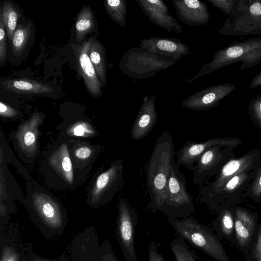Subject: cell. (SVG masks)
<instances>
[{"instance_id": "obj_1", "label": "cell", "mask_w": 261, "mask_h": 261, "mask_svg": "<svg viewBox=\"0 0 261 261\" xmlns=\"http://www.w3.org/2000/svg\"><path fill=\"white\" fill-rule=\"evenodd\" d=\"M175 152L172 136L167 130L156 139L146 167V185L150 201L148 208L159 211L165 197L168 179Z\"/></svg>"}, {"instance_id": "obj_2", "label": "cell", "mask_w": 261, "mask_h": 261, "mask_svg": "<svg viewBox=\"0 0 261 261\" xmlns=\"http://www.w3.org/2000/svg\"><path fill=\"white\" fill-rule=\"evenodd\" d=\"M237 62H242L241 71L252 68L261 63V36L241 41H234L218 50L212 61L202 65L190 83L202 76Z\"/></svg>"}, {"instance_id": "obj_3", "label": "cell", "mask_w": 261, "mask_h": 261, "mask_svg": "<svg viewBox=\"0 0 261 261\" xmlns=\"http://www.w3.org/2000/svg\"><path fill=\"white\" fill-rule=\"evenodd\" d=\"M178 236L216 261H231L213 229L200 223L192 216L179 219L168 218Z\"/></svg>"}, {"instance_id": "obj_4", "label": "cell", "mask_w": 261, "mask_h": 261, "mask_svg": "<svg viewBox=\"0 0 261 261\" xmlns=\"http://www.w3.org/2000/svg\"><path fill=\"white\" fill-rule=\"evenodd\" d=\"M223 36H261V0H235L231 14L219 29Z\"/></svg>"}, {"instance_id": "obj_5", "label": "cell", "mask_w": 261, "mask_h": 261, "mask_svg": "<svg viewBox=\"0 0 261 261\" xmlns=\"http://www.w3.org/2000/svg\"><path fill=\"white\" fill-rule=\"evenodd\" d=\"M194 211L192 195L187 189L186 177L174 161L170 170L164 202L159 211L168 218H186L191 216Z\"/></svg>"}, {"instance_id": "obj_6", "label": "cell", "mask_w": 261, "mask_h": 261, "mask_svg": "<svg viewBox=\"0 0 261 261\" xmlns=\"http://www.w3.org/2000/svg\"><path fill=\"white\" fill-rule=\"evenodd\" d=\"M174 64L140 47H135L123 54L119 67L122 72L132 78H148Z\"/></svg>"}, {"instance_id": "obj_7", "label": "cell", "mask_w": 261, "mask_h": 261, "mask_svg": "<svg viewBox=\"0 0 261 261\" xmlns=\"http://www.w3.org/2000/svg\"><path fill=\"white\" fill-rule=\"evenodd\" d=\"M117 236L126 261H138L135 247V232L138 223L136 211L122 198L118 205Z\"/></svg>"}, {"instance_id": "obj_8", "label": "cell", "mask_w": 261, "mask_h": 261, "mask_svg": "<svg viewBox=\"0 0 261 261\" xmlns=\"http://www.w3.org/2000/svg\"><path fill=\"white\" fill-rule=\"evenodd\" d=\"M257 153L251 151L237 159L227 162L221 169L216 180L200 191L201 202L208 203L214 195L220 193L226 182L234 176L247 172L252 169L256 163Z\"/></svg>"}, {"instance_id": "obj_9", "label": "cell", "mask_w": 261, "mask_h": 261, "mask_svg": "<svg viewBox=\"0 0 261 261\" xmlns=\"http://www.w3.org/2000/svg\"><path fill=\"white\" fill-rule=\"evenodd\" d=\"M237 138H216L196 143L192 141L186 142L183 146L178 149L176 153V165H181L187 169L193 170L194 164L207 150L215 146H236L241 144Z\"/></svg>"}, {"instance_id": "obj_10", "label": "cell", "mask_w": 261, "mask_h": 261, "mask_svg": "<svg viewBox=\"0 0 261 261\" xmlns=\"http://www.w3.org/2000/svg\"><path fill=\"white\" fill-rule=\"evenodd\" d=\"M236 246L246 258L253 244L258 228V215L245 208L234 210Z\"/></svg>"}, {"instance_id": "obj_11", "label": "cell", "mask_w": 261, "mask_h": 261, "mask_svg": "<svg viewBox=\"0 0 261 261\" xmlns=\"http://www.w3.org/2000/svg\"><path fill=\"white\" fill-rule=\"evenodd\" d=\"M236 90L234 85L226 83L210 86L192 94L182 102V106L194 111L208 110Z\"/></svg>"}, {"instance_id": "obj_12", "label": "cell", "mask_w": 261, "mask_h": 261, "mask_svg": "<svg viewBox=\"0 0 261 261\" xmlns=\"http://www.w3.org/2000/svg\"><path fill=\"white\" fill-rule=\"evenodd\" d=\"M139 47L144 50L175 63L189 53V47L172 37H150L142 39Z\"/></svg>"}, {"instance_id": "obj_13", "label": "cell", "mask_w": 261, "mask_h": 261, "mask_svg": "<svg viewBox=\"0 0 261 261\" xmlns=\"http://www.w3.org/2000/svg\"><path fill=\"white\" fill-rule=\"evenodd\" d=\"M92 40L90 38L80 44L75 56L79 72L84 81L88 92L97 98L102 95V85L89 58V49Z\"/></svg>"}, {"instance_id": "obj_14", "label": "cell", "mask_w": 261, "mask_h": 261, "mask_svg": "<svg viewBox=\"0 0 261 261\" xmlns=\"http://www.w3.org/2000/svg\"><path fill=\"white\" fill-rule=\"evenodd\" d=\"M175 8L176 17L190 26L207 24L211 17L206 5L199 0H172Z\"/></svg>"}, {"instance_id": "obj_15", "label": "cell", "mask_w": 261, "mask_h": 261, "mask_svg": "<svg viewBox=\"0 0 261 261\" xmlns=\"http://www.w3.org/2000/svg\"><path fill=\"white\" fill-rule=\"evenodd\" d=\"M155 96H146L130 130L132 139L139 141L147 136L157 121L155 110Z\"/></svg>"}, {"instance_id": "obj_16", "label": "cell", "mask_w": 261, "mask_h": 261, "mask_svg": "<svg viewBox=\"0 0 261 261\" xmlns=\"http://www.w3.org/2000/svg\"><path fill=\"white\" fill-rule=\"evenodd\" d=\"M137 2L149 20L153 23L167 31L181 33V25L169 13L164 12L152 7L147 0H137Z\"/></svg>"}, {"instance_id": "obj_17", "label": "cell", "mask_w": 261, "mask_h": 261, "mask_svg": "<svg viewBox=\"0 0 261 261\" xmlns=\"http://www.w3.org/2000/svg\"><path fill=\"white\" fill-rule=\"evenodd\" d=\"M222 158L220 146L211 147L205 151L194 167L193 182L195 184L201 183L218 165Z\"/></svg>"}, {"instance_id": "obj_18", "label": "cell", "mask_w": 261, "mask_h": 261, "mask_svg": "<svg viewBox=\"0 0 261 261\" xmlns=\"http://www.w3.org/2000/svg\"><path fill=\"white\" fill-rule=\"evenodd\" d=\"M212 229L219 238L236 245L234 233V212L223 208L218 212L217 217L212 223Z\"/></svg>"}, {"instance_id": "obj_19", "label": "cell", "mask_w": 261, "mask_h": 261, "mask_svg": "<svg viewBox=\"0 0 261 261\" xmlns=\"http://www.w3.org/2000/svg\"><path fill=\"white\" fill-rule=\"evenodd\" d=\"M1 84L5 89L19 94H47L53 92L50 86L31 79L11 80Z\"/></svg>"}, {"instance_id": "obj_20", "label": "cell", "mask_w": 261, "mask_h": 261, "mask_svg": "<svg viewBox=\"0 0 261 261\" xmlns=\"http://www.w3.org/2000/svg\"><path fill=\"white\" fill-rule=\"evenodd\" d=\"M89 58L103 87L107 84V62L105 48L98 41L93 39L89 49Z\"/></svg>"}, {"instance_id": "obj_21", "label": "cell", "mask_w": 261, "mask_h": 261, "mask_svg": "<svg viewBox=\"0 0 261 261\" xmlns=\"http://www.w3.org/2000/svg\"><path fill=\"white\" fill-rule=\"evenodd\" d=\"M93 13L89 6H84L77 15L75 22V39L78 43L93 29L94 25Z\"/></svg>"}, {"instance_id": "obj_22", "label": "cell", "mask_w": 261, "mask_h": 261, "mask_svg": "<svg viewBox=\"0 0 261 261\" xmlns=\"http://www.w3.org/2000/svg\"><path fill=\"white\" fill-rule=\"evenodd\" d=\"M19 17V12L12 4L5 2L3 4L1 9L0 18L5 27L7 36L10 42L17 29Z\"/></svg>"}, {"instance_id": "obj_23", "label": "cell", "mask_w": 261, "mask_h": 261, "mask_svg": "<svg viewBox=\"0 0 261 261\" xmlns=\"http://www.w3.org/2000/svg\"><path fill=\"white\" fill-rule=\"evenodd\" d=\"M175 261H198L195 252L188 246L185 240L177 236L169 245Z\"/></svg>"}, {"instance_id": "obj_24", "label": "cell", "mask_w": 261, "mask_h": 261, "mask_svg": "<svg viewBox=\"0 0 261 261\" xmlns=\"http://www.w3.org/2000/svg\"><path fill=\"white\" fill-rule=\"evenodd\" d=\"M104 5L112 19L121 27L126 21V2L125 0H105Z\"/></svg>"}, {"instance_id": "obj_25", "label": "cell", "mask_w": 261, "mask_h": 261, "mask_svg": "<svg viewBox=\"0 0 261 261\" xmlns=\"http://www.w3.org/2000/svg\"><path fill=\"white\" fill-rule=\"evenodd\" d=\"M30 25L19 24L14 32L11 40L13 54L19 56L25 48L31 35Z\"/></svg>"}, {"instance_id": "obj_26", "label": "cell", "mask_w": 261, "mask_h": 261, "mask_svg": "<svg viewBox=\"0 0 261 261\" xmlns=\"http://www.w3.org/2000/svg\"><path fill=\"white\" fill-rule=\"evenodd\" d=\"M245 261H261V223L258 225L253 244Z\"/></svg>"}, {"instance_id": "obj_27", "label": "cell", "mask_w": 261, "mask_h": 261, "mask_svg": "<svg viewBox=\"0 0 261 261\" xmlns=\"http://www.w3.org/2000/svg\"><path fill=\"white\" fill-rule=\"evenodd\" d=\"M248 177L247 172L243 173L234 176L229 179L224 185L220 193L223 192H232L239 187Z\"/></svg>"}, {"instance_id": "obj_28", "label": "cell", "mask_w": 261, "mask_h": 261, "mask_svg": "<svg viewBox=\"0 0 261 261\" xmlns=\"http://www.w3.org/2000/svg\"><path fill=\"white\" fill-rule=\"evenodd\" d=\"M248 108L252 118L261 125V94L251 99Z\"/></svg>"}, {"instance_id": "obj_29", "label": "cell", "mask_w": 261, "mask_h": 261, "mask_svg": "<svg viewBox=\"0 0 261 261\" xmlns=\"http://www.w3.org/2000/svg\"><path fill=\"white\" fill-rule=\"evenodd\" d=\"M213 6L229 16L233 10L235 0H207Z\"/></svg>"}, {"instance_id": "obj_30", "label": "cell", "mask_w": 261, "mask_h": 261, "mask_svg": "<svg viewBox=\"0 0 261 261\" xmlns=\"http://www.w3.org/2000/svg\"><path fill=\"white\" fill-rule=\"evenodd\" d=\"M6 28L0 18V62L4 63L7 57V43Z\"/></svg>"}, {"instance_id": "obj_31", "label": "cell", "mask_w": 261, "mask_h": 261, "mask_svg": "<svg viewBox=\"0 0 261 261\" xmlns=\"http://www.w3.org/2000/svg\"><path fill=\"white\" fill-rule=\"evenodd\" d=\"M160 243L151 241L148 250V261H166L161 253L159 251Z\"/></svg>"}, {"instance_id": "obj_32", "label": "cell", "mask_w": 261, "mask_h": 261, "mask_svg": "<svg viewBox=\"0 0 261 261\" xmlns=\"http://www.w3.org/2000/svg\"><path fill=\"white\" fill-rule=\"evenodd\" d=\"M251 193L255 200L261 198V166L252 184Z\"/></svg>"}, {"instance_id": "obj_33", "label": "cell", "mask_w": 261, "mask_h": 261, "mask_svg": "<svg viewBox=\"0 0 261 261\" xmlns=\"http://www.w3.org/2000/svg\"><path fill=\"white\" fill-rule=\"evenodd\" d=\"M147 2L154 8L164 12L169 13V11L166 4L162 0H147Z\"/></svg>"}, {"instance_id": "obj_34", "label": "cell", "mask_w": 261, "mask_h": 261, "mask_svg": "<svg viewBox=\"0 0 261 261\" xmlns=\"http://www.w3.org/2000/svg\"><path fill=\"white\" fill-rule=\"evenodd\" d=\"M42 210L44 216L48 218H51L55 216V209L50 203H44L42 206Z\"/></svg>"}, {"instance_id": "obj_35", "label": "cell", "mask_w": 261, "mask_h": 261, "mask_svg": "<svg viewBox=\"0 0 261 261\" xmlns=\"http://www.w3.org/2000/svg\"><path fill=\"white\" fill-rule=\"evenodd\" d=\"M91 149L88 147H82L75 151L76 156L80 159H86L91 154Z\"/></svg>"}, {"instance_id": "obj_36", "label": "cell", "mask_w": 261, "mask_h": 261, "mask_svg": "<svg viewBox=\"0 0 261 261\" xmlns=\"http://www.w3.org/2000/svg\"><path fill=\"white\" fill-rule=\"evenodd\" d=\"M0 112L1 114L4 116L13 115L15 113L14 110L3 102L0 103Z\"/></svg>"}, {"instance_id": "obj_37", "label": "cell", "mask_w": 261, "mask_h": 261, "mask_svg": "<svg viewBox=\"0 0 261 261\" xmlns=\"http://www.w3.org/2000/svg\"><path fill=\"white\" fill-rule=\"evenodd\" d=\"M62 166L63 170L67 172H70L72 170V164L70 158L67 156H65L63 158Z\"/></svg>"}, {"instance_id": "obj_38", "label": "cell", "mask_w": 261, "mask_h": 261, "mask_svg": "<svg viewBox=\"0 0 261 261\" xmlns=\"http://www.w3.org/2000/svg\"><path fill=\"white\" fill-rule=\"evenodd\" d=\"M35 136L32 132H28L24 136V142L27 146H30L35 141Z\"/></svg>"}, {"instance_id": "obj_39", "label": "cell", "mask_w": 261, "mask_h": 261, "mask_svg": "<svg viewBox=\"0 0 261 261\" xmlns=\"http://www.w3.org/2000/svg\"><path fill=\"white\" fill-rule=\"evenodd\" d=\"M260 86H261V71L253 79L249 88L251 89Z\"/></svg>"}, {"instance_id": "obj_40", "label": "cell", "mask_w": 261, "mask_h": 261, "mask_svg": "<svg viewBox=\"0 0 261 261\" xmlns=\"http://www.w3.org/2000/svg\"><path fill=\"white\" fill-rule=\"evenodd\" d=\"M84 127L81 124L77 125L73 129L74 135L77 136H82L84 134Z\"/></svg>"}, {"instance_id": "obj_41", "label": "cell", "mask_w": 261, "mask_h": 261, "mask_svg": "<svg viewBox=\"0 0 261 261\" xmlns=\"http://www.w3.org/2000/svg\"><path fill=\"white\" fill-rule=\"evenodd\" d=\"M7 261H14L13 260H8Z\"/></svg>"}]
</instances>
